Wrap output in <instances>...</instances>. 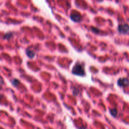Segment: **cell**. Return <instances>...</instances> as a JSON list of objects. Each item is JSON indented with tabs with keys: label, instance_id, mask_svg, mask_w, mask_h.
<instances>
[{
	"label": "cell",
	"instance_id": "cell-7",
	"mask_svg": "<svg viewBox=\"0 0 129 129\" xmlns=\"http://www.w3.org/2000/svg\"><path fill=\"white\" fill-rule=\"evenodd\" d=\"M13 37V33L11 32H8L7 33H6L5 35V36H4V38H5V39L9 40L10 39L11 37Z\"/></svg>",
	"mask_w": 129,
	"mask_h": 129
},
{
	"label": "cell",
	"instance_id": "cell-6",
	"mask_svg": "<svg viewBox=\"0 0 129 129\" xmlns=\"http://www.w3.org/2000/svg\"><path fill=\"white\" fill-rule=\"evenodd\" d=\"M110 113L113 117H116L117 116V114H118V111H117V109L115 108H112L110 110Z\"/></svg>",
	"mask_w": 129,
	"mask_h": 129
},
{
	"label": "cell",
	"instance_id": "cell-11",
	"mask_svg": "<svg viewBox=\"0 0 129 129\" xmlns=\"http://www.w3.org/2000/svg\"><path fill=\"white\" fill-rule=\"evenodd\" d=\"M2 98H3V96H2L1 95H0V100H1V99H2Z\"/></svg>",
	"mask_w": 129,
	"mask_h": 129
},
{
	"label": "cell",
	"instance_id": "cell-9",
	"mask_svg": "<svg viewBox=\"0 0 129 129\" xmlns=\"http://www.w3.org/2000/svg\"><path fill=\"white\" fill-rule=\"evenodd\" d=\"M91 30H92V32H93L95 33H98L100 32V30L98 29L97 28L92 27L91 28Z\"/></svg>",
	"mask_w": 129,
	"mask_h": 129
},
{
	"label": "cell",
	"instance_id": "cell-2",
	"mask_svg": "<svg viewBox=\"0 0 129 129\" xmlns=\"http://www.w3.org/2000/svg\"><path fill=\"white\" fill-rule=\"evenodd\" d=\"M118 31L122 34H129V25L128 24L119 25L118 27Z\"/></svg>",
	"mask_w": 129,
	"mask_h": 129
},
{
	"label": "cell",
	"instance_id": "cell-1",
	"mask_svg": "<svg viewBox=\"0 0 129 129\" xmlns=\"http://www.w3.org/2000/svg\"><path fill=\"white\" fill-rule=\"evenodd\" d=\"M72 74H75L76 76H84L85 75L84 67L80 64H77L74 65L72 70Z\"/></svg>",
	"mask_w": 129,
	"mask_h": 129
},
{
	"label": "cell",
	"instance_id": "cell-8",
	"mask_svg": "<svg viewBox=\"0 0 129 129\" xmlns=\"http://www.w3.org/2000/svg\"><path fill=\"white\" fill-rule=\"evenodd\" d=\"M12 84L14 86H15V87H17L18 86V84H20V81L16 79H14L12 81Z\"/></svg>",
	"mask_w": 129,
	"mask_h": 129
},
{
	"label": "cell",
	"instance_id": "cell-3",
	"mask_svg": "<svg viewBox=\"0 0 129 129\" xmlns=\"http://www.w3.org/2000/svg\"><path fill=\"white\" fill-rule=\"evenodd\" d=\"M117 84L120 87H126L129 85V79L125 77L120 78L117 81Z\"/></svg>",
	"mask_w": 129,
	"mask_h": 129
},
{
	"label": "cell",
	"instance_id": "cell-10",
	"mask_svg": "<svg viewBox=\"0 0 129 129\" xmlns=\"http://www.w3.org/2000/svg\"><path fill=\"white\" fill-rule=\"evenodd\" d=\"M79 93V90L77 89V88H74V90H73V94L74 95H78Z\"/></svg>",
	"mask_w": 129,
	"mask_h": 129
},
{
	"label": "cell",
	"instance_id": "cell-4",
	"mask_svg": "<svg viewBox=\"0 0 129 129\" xmlns=\"http://www.w3.org/2000/svg\"><path fill=\"white\" fill-rule=\"evenodd\" d=\"M70 18L71 19V20L74 22L78 23L80 22L82 20V16L79 13H78L77 12L72 13V14L70 16Z\"/></svg>",
	"mask_w": 129,
	"mask_h": 129
},
{
	"label": "cell",
	"instance_id": "cell-5",
	"mask_svg": "<svg viewBox=\"0 0 129 129\" xmlns=\"http://www.w3.org/2000/svg\"><path fill=\"white\" fill-rule=\"evenodd\" d=\"M26 54H27V55L28 57L30 59H33L35 57V52L32 51V50H26Z\"/></svg>",
	"mask_w": 129,
	"mask_h": 129
}]
</instances>
